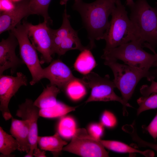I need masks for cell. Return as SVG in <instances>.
Wrapping results in <instances>:
<instances>
[{"label": "cell", "instance_id": "cell-1", "mask_svg": "<svg viewBox=\"0 0 157 157\" xmlns=\"http://www.w3.org/2000/svg\"><path fill=\"white\" fill-rule=\"evenodd\" d=\"M117 0H96L86 3L82 0L75 2L74 10L80 15L83 26L88 32L89 46L92 49L95 40L103 39L109 24L108 18L115 7Z\"/></svg>", "mask_w": 157, "mask_h": 157}, {"label": "cell", "instance_id": "cell-2", "mask_svg": "<svg viewBox=\"0 0 157 157\" xmlns=\"http://www.w3.org/2000/svg\"><path fill=\"white\" fill-rule=\"evenodd\" d=\"M127 12L120 0H117L112 18L104 38L106 45L104 53L123 44L140 38Z\"/></svg>", "mask_w": 157, "mask_h": 157}, {"label": "cell", "instance_id": "cell-3", "mask_svg": "<svg viewBox=\"0 0 157 157\" xmlns=\"http://www.w3.org/2000/svg\"><path fill=\"white\" fill-rule=\"evenodd\" d=\"M117 60H105L104 64L109 67L113 74V80L116 88L120 91L122 100L126 107H132L128 103L135 87L143 78L151 81L156 77L152 72L135 68L126 64L117 63Z\"/></svg>", "mask_w": 157, "mask_h": 157}, {"label": "cell", "instance_id": "cell-4", "mask_svg": "<svg viewBox=\"0 0 157 157\" xmlns=\"http://www.w3.org/2000/svg\"><path fill=\"white\" fill-rule=\"evenodd\" d=\"M129 18L139 38L155 49L157 47V8L146 0H137L130 7Z\"/></svg>", "mask_w": 157, "mask_h": 157}, {"label": "cell", "instance_id": "cell-5", "mask_svg": "<svg viewBox=\"0 0 157 157\" xmlns=\"http://www.w3.org/2000/svg\"><path fill=\"white\" fill-rule=\"evenodd\" d=\"M144 42L141 39L130 41L104 53L101 58L105 60L123 61L125 64L145 71L154 67L156 58L155 55L143 49Z\"/></svg>", "mask_w": 157, "mask_h": 157}, {"label": "cell", "instance_id": "cell-6", "mask_svg": "<svg viewBox=\"0 0 157 157\" xmlns=\"http://www.w3.org/2000/svg\"><path fill=\"white\" fill-rule=\"evenodd\" d=\"M29 23L23 21L18 24L11 30L18 42L21 59L28 68L32 76L30 82L35 85L42 78L43 69L41 66L36 49L29 40L28 37Z\"/></svg>", "mask_w": 157, "mask_h": 157}, {"label": "cell", "instance_id": "cell-7", "mask_svg": "<svg viewBox=\"0 0 157 157\" xmlns=\"http://www.w3.org/2000/svg\"><path fill=\"white\" fill-rule=\"evenodd\" d=\"M81 79L87 87L91 89L90 94L85 101L86 103L94 101H118L123 106V115L127 114L126 107L122 97L117 96L114 92L116 86L113 81L110 79L109 75L102 77L91 72L84 75Z\"/></svg>", "mask_w": 157, "mask_h": 157}, {"label": "cell", "instance_id": "cell-8", "mask_svg": "<svg viewBox=\"0 0 157 157\" xmlns=\"http://www.w3.org/2000/svg\"><path fill=\"white\" fill-rule=\"evenodd\" d=\"M69 17L65 7L63 15L61 26L57 29L51 28L53 54L56 53L61 56L70 50H78L81 51L87 47L82 45L78 31L74 30L70 24Z\"/></svg>", "mask_w": 157, "mask_h": 157}, {"label": "cell", "instance_id": "cell-9", "mask_svg": "<svg viewBox=\"0 0 157 157\" xmlns=\"http://www.w3.org/2000/svg\"><path fill=\"white\" fill-rule=\"evenodd\" d=\"M84 128L77 129L69 144L64 147L63 151L82 157H108V153L100 143L89 138Z\"/></svg>", "mask_w": 157, "mask_h": 157}, {"label": "cell", "instance_id": "cell-10", "mask_svg": "<svg viewBox=\"0 0 157 157\" xmlns=\"http://www.w3.org/2000/svg\"><path fill=\"white\" fill-rule=\"evenodd\" d=\"M47 22L33 25L29 23L28 37L35 49L41 53V64L52 60V40L51 28Z\"/></svg>", "mask_w": 157, "mask_h": 157}, {"label": "cell", "instance_id": "cell-11", "mask_svg": "<svg viewBox=\"0 0 157 157\" xmlns=\"http://www.w3.org/2000/svg\"><path fill=\"white\" fill-rule=\"evenodd\" d=\"M26 76L21 72L16 76L0 75V110L6 121L13 117L9 110L8 105L11 98L22 86H27Z\"/></svg>", "mask_w": 157, "mask_h": 157}, {"label": "cell", "instance_id": "cell-12", "mask_svg": "<svg viewBox=\"0 0 157 157\" xmlns=\"http://www.w3.org/2000/svg\"><path fill=\"white\" fill-rule=\"evenodd\" d=\"M40 108L35 106L32 100L26 99L25 101L19 105L16 115L22 120H27L29 125V141L31 148L29 151L24 156L32 157L34 150L38 148V121L40 116Z\"/></svg>", "mask_w": 157, "mask_h": 157}, {"label": "cell", "instance_id": "cell-13", "mask_svg": "<svg viewBox=\"0 0 157 157\" xmlns=\"http://www.w3.org/2000/svg\"><path fill=\"white\" fill-rule=\"evenodd\" d=\"M18 44L17 39L11 32L6 39H3L0 42V75L9 69L12 74L18 67L24 64L15 53V49Z\"/></svg>", "mask_w": 157, "mask_h": 157}, {"label": "cell", "instance_id": "cell-14", "mask_svg": "<svg viewBox=\"0 0 157 157\" xmlns=\"http://www.w3.org/2000/svg\"><path fill=\"white\" fill-rule=\"evenodd\" d=\"M75 77L70 68L59 59L52 60L48 66L43 69L42 78L48 79L50 85H55L63 91Z\"/></svg>", "mask_w": 157, "mask_h": 157}, {"label": "cell", "instance_id": "cell-15", "mask_svg": "<svg viewBox=\"0 0 157 157\" xmlns=\"http://www.w3.org/2000/svg\"><path fill=\"white\" fill-rule=\"evenodd\" d=\"M28 2H22L16 4L13 10L1 12L0 15V33L11 30L20 23L24 18L31 15Z\"/></svg>", "mask_w": 157, "mask_h": 157}, {"label": "cell", "instance_id": "cell-16", "mask_svg": "<svg viewBox=\"0 0 157 157\" xmlns=\"http://www.w3.org/2000/svg\"><path fill=\"white\" fill-rule=\"evenodd\" d=\"M29 128V124L27 120H19L12 117L10 133L19 143L18 150L27 153L31 148Z\"/></svg>", "mask_w": 157, "mask_h": 157}, {"label": "cell", "instance_id": "cell-17", "mask_svg": "<svg viewBox=\"0 0 157 157\" xmlns=\"http://www.w3.org/2000/svg\"><path fill=\"white\" fill-rule=\"evenodd\" d=\"M89 137L91 139L100 143L104 147L114 151L129 154L138 153L146 157L153 156L154 155L153 152L150 150L140 151L119 141L95 139L90 135H89Z\"/></svg>", "mask_w": 157, "mask_h": 157}, {"label": "cell", "instance_id": "cell-18", "mask_svg": "<svg viewBox=\"0 0 157 157\" xmlns=\"http://www.w3.org/2000/svg\"><path fill=\"white\" fill-rule=\"evenodd\" d=\"M91 50L88 45L86 48L81 51L74 65V69L84 75L91 72L97 65Z\"/></svg>", "mask_w": 157, "mask_h": 157}, {"label": "cell", "instance_id": "cell-19", "mask_svg": "<svg viewBox=\"0 0 157 157\" xmlns=\"http://www.w3.org/2000/svg\"><path fill=\"white\" fill-rule=\"evenodd\" d=\"M37 142L40 148L50 151L54 155L62 151L64 146L67 144V142L62 139L57 132L52 136H38Z\"/></svg>", "mask_w": 157, "mask_h": 157}, {"label": "cell", "instance_id": "cell-20", "mask_svg": "<svg viewBox=\"0 0 157 157\" xmlns=\"http://www.w3.org/2000/svg\"><path fill=\"white\" fill-rule=\"evenodd\" d=\"M60 90L56 86L50 84L33 102L34 104L40 109L54 106L57 102V97Z\"/></svg>", "mask_w": 157, "mask_h": 157}, {"label": "cell", "instance_id": "cell-21", "mask_svg": "<svg viewBox=\"0 0 157 157\" xmlns=\"http://www.w3.org/2000/svg\"><path fill=\"white\" fill-rule=\"evenodd\" d=\"M86 88L81 78L75 77L67 84L63 91L70 99L76 101L80 99L85 95Z\"/></svg>", "mask_w": 157, "mask_h": 157}, {"label": "cell", "instance_id": "cell-22", "mask_svg": "<svg viewBox=\"0 0 157 157\" xmlns=\"http://www.w3.org/2000/svg\"><path fill=\"white\" fill-rule=\"evenodd\" d=\"M77 106L72 107L57 101L54 106L46 108L40 109V117L52 118L62 117L67 113L75 110Z\"/></svg>", "mask_w": 157, "mask_h": 157}, {"label": "cell", "instance_id": "cell-23", "mask_svg": "<svg viewBox=\"0 0 157 157\" xmlns=\"http://www.w3.org/2000/svg\"><path fill=\"white\" fill-rule=\"evenodd\" d=\"M19 144L17 140L11 134L6 132L0 127V152L3 156L8 157L16 150Z\"/></svg>", "mask_w": 157, "mask_h": 157}, {"label": "cell", "instance_id": "cell-24", "mask_svg": "<svg viewBox=\"0 0 157 157\" xmlns=\"http://www.w3.org/2000/svg\"><path fill=\"white\" fill-rule=\"evenodd\" d=\"M64 116L61 117L58 122L57 132L61 137L68 139L72 138L75 134L77 129L76 123L72 117Z\"/></svg>", "mask_w": 157, "mask_h": 157}, {"label": "cell", "instance_id": "cell-25", "mask_svg": "<svg viewBox=\"0 0 157 157\" xmlns=\"http://www.w3.org/2000/svg\"><path fill=\"white\" fill-rule=\"evenodd\" d=\"M51 0H30L28 2V7L33 14H36L42 16L44 21L49 24L52 23V21L48 13V8Z\"/></svg>", "mask_w": 157, "mask_h": 157}, {"label": "cell", "instance_id": "cell-26", "mask_svg": "<svg viewBox=\"0 0 157 157\" xmlns=\"http://www.w3.org/2000/svg\"><path fill=\"white\" fill-rule=\"evenodd\" d=\"M137 102L139 106L137 110V115L145 111L157 108V93L140 97L137 99Z\"/></svg>", "mask_w": 157, "mask_h": 157}, {"label": "cell", "instance_id": "cell-27", "mask_svg": "<svg viewBox=\"0 0 157 157\" xmlns=\"http://www.w3.org/2000/svg\"><path fill=\"white\" fill-rule=\"evenodd\" d=\"M128 133L131 135L132 140L135 142L134 144L137 147H148L157 152V144L145 141L138 135L135 127H133L129 129Z\"/></svg>", "mask_w": 157, "mask_h": 157}, {"label": "cell", "instance_id": "cell-28", "mask_svg": "<svg viewBox=\"0 0 157 157\" xmlns=\"http://www.w3.org/2000/svg\"><path fill=\"white\" fill-rule=\"evenodd\" d=\"M101 123L108 128L115 127L117 124V119L115 115L112 112L105 110L102 114L100 119Z\"/></svg>", "mask_w": 157, "mask_h": 157}, {"label": "cell", "instance_id": "cell-29", "mask_svg": "<svg viewBox=\"0 0 157 157\" xmlns=\"http://www.w3.org/2000/svg\"><path fill=\"white\" fill-rule=\"evenodd\" d=\"M104 126L101 123H93L88 126L89 134L95 139H100L103 135Z\"/></svg>", "mask_w": 157, "mask_h": 157}, {"label": "cell", "instance_id": "cell-30", "mask_svg": "<svg viewBox=\"0 0 157 157\" xmlns=\"http://www.w3.org/2000/svg\"><path fill=\"white\" fill-rule=\"evenodd\" d=\"M151 84L142 85L140 88V92L144 97H147L153 93H157V82L154 80L151 81Z\"/></svg>", "mask_w": 157, "mask_h": 157}, {"label": "cell", "instance_id": "cell-31", "mask_svg": "<svg viewBox=\"0 0 157 157\" xmlns=\"http://www.w3.org/2000/svg\"><path fill=\"white\" fill-rule=\"evenodd\" d=\"M145 129L155 140L157 138V113L156 114Z\"/></svg>", "mask_w": 157, "mask_h": 157}, {"label": "cell", "instance_id": "cell-32", "mask_svg": "<svg viewBox=\"0 0 157 157\" xmlns=\"http://www.w3.org/2000/svg\"><path fill=\"white\" fill-rule=\"evenodd\" d=\"M11 0H0V12H8L13 10L15 4Z\"/></svg>", "mask_w": 157, "mask_h": 157}, {"label": "cell", "instance_id": "cell-33", "mask_svg": "<svg viewBox=\"0 0 157 157\" xmlns=\"http://www.w3.org/2000/svg\"><path fill=\"white\" fill-rule=\"evenodd\" d=\"M143 46L144 47L147 48L150 50L154 53L156 57V62L154 67H156V68L155 70L152 72L156 77L157 76V53L156 52L155 49L152 48L148 43L144 42L143 44Z\"/></svg>", "mask_w": 157, "mask_h": 157}, {"label": "cell", "instance_id": "cell-34", "mask_svg": "<svg viewBox=\"0 0 157 157\" xmlns=\"http://www.w3.org/2000/svg\"><path fill=\"white\" fill-rule=\"evenodd\" d=\"M46 151L38 148L35 149L34 150L33 156L35 157H45Z\"/></svg>", "mask_w": 157, "mask_h": 157}, {"label": "cell", "instance_id": "cell-35", "mask_svg": "<svg viewBox=\"0 0 157 157\" xmlns=\"http://www.w3.org/2000/svg\"><path fill=\"white\" fill-rule=\"evenodd\" d=\"M134 2L133 0H126V5L129 7L132 6L134 4Z\"/></svg>", "mask_w": 157, "mask_h": 157}, {"label": "cell", "instance_id": "cell-36", "mask_svg": "<svg viewBox=\"0 0 157 157\" xmlns=\"http://www.w3.org/2000/svg\"><path fill=\"white\" fill-rule=\"evenodd\" d=\"M69 0H61L60 2V3L61 5H66L67 3ZM80 0H74L75 2H77Z\"/></svg>", "mask_w": 157, "mask_h": 157}, {"label": "cell", "instance_id": "cell-37", "mask_svg": "<svg viewBox=\"0 0 157 157\" xmlns=\"http://www.w3.org/2000/svg\"><path fill=\"white\" fill-rule=\"evenodd\" d=\"M14 2H17L21 1V0H11Z\"/></svg>", "mask_w": 157, "mask_h": 157}, {"label": "cell", "instance_id": "cell-38", "mask_svg": "<svg viewBox=\"0 0 157 157\" xmlns=\"http://www.w3.org/2000/svg\"></svg>", "mask_w": 157, "mask_h": 157}]
</instances>
